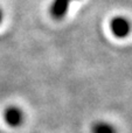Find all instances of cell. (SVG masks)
I'll list each match as a JSON object with an SVG mask.
<instances>
[{"instance_id": "cell-1", "label": "cell", "mask_w": 132, "mask_h": 133, "mask_svg": "<svg viewBox=\"0 0 132 133\" xmlns=\"http://www.w3.org/2000/svg\"><path fill=\"white\" fill-rule=\"evenodd\" d=\"M111 30L117 37H124L130 32V23L124 18H115L111 21Z\"/></svg>"}, {"instance_id": "cell-2", "label": "cell", "mask_w": 132, "mask_h": 133, "mask_svg": "<svg viewBox=\"0 0 132 133\" xmlns=\"http://www.w3.org/2000/svg\"><path fill=\"white\" fill-rule=\"evenodd\" d=\"M22 112L20 111V109L14 108V106H11L8 108L4 113V119L9 126L15 127L19 126L22 122Z\"/></svg>"}, {"instance_id": "cell-3", "label": "cell", "mask_w": 132, "mask_h": 133, "mask_svg": "<svg viewBox=\"0 0 132 133\" xmlns=\"http://www.w3.org/2000/svg\"><path fill=\"white\" fill-rule=\"evenodd\" d=\"M71 1H75V0H55L51 6V14H53L54 18L60 19L62 18L65 14L68 9V6Z\"/></svg>"}, {"instance_id": "cell-4", "label": "cell", "mask_w": 132, "mask_h": 133, "mask_svg": "<svg viewBox=\"0 0 132 133\" xmlns=\"http://www.w3.org/2000/svg\"><path fill=\"white\" fill-rule=\"evenodd\" d=\"M93 132L94 133H116L115 130L112 129V126H110V125H108V124H104V123L95 125Z\"/></svg>"}, {"instance_id": "cell-5", "label": "cell", "mask_w": 132, "mask_h": 133, "mask_svg": "<svg viewBox=\"0 0 132 133\" xmlns=\"http://www.w3.org/2000/svg\"><path fill=\"white\" fill-rule=\"evenodd\" d=\"M1 20H2V13H1V11H0V22H1Z\"/></svg>"}]
</instances>
